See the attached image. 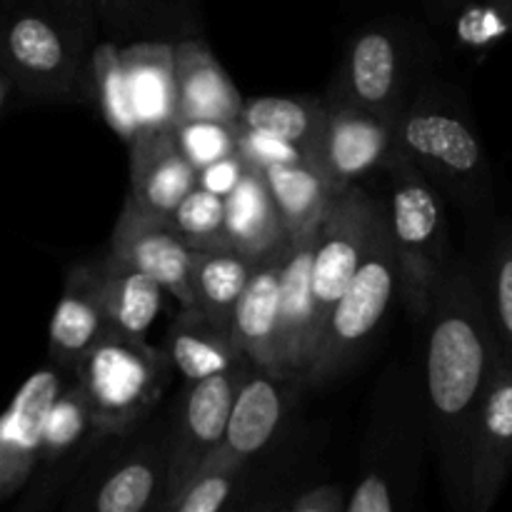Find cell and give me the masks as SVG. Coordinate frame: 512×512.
I'll return each mask as SVG.
<instances>
[{
    "instance_id": "cell-1",
    "label": "cell",
    "mask_w": 512,
    "mask_h": 512,
    "mask_svg": "<svg viewBox=\"0 0 512 512\" xmlns=\"http://www.w3.org/2000/svg\"><path fill=\"white\" fill-rule=\"evenodd\" d=\"M420 323L430 453L448 505L468 512L470 438L498 355L478 275L465 263H450Z\"/></svg>"
},
{
    "instance_id": "cell-2",
    "label": "cell",
    "mask_w": 512,
    "mask_h": 512,
    "mask_svg": "<svg viewBox=\"0 0 512 512\" xmlns=\"http://www.w3.org/2000/svg\"><path fill=\"white\" fill-rule=\"evenodd\" d=\"M95 0H0V73L38 103H78L98 43Z\"/></svg>"
},
{
    "instance_id": "cell-3",
    "label": "cell",
    "mask_w": 512,
    "mask_h": 512,
    "mask_svg": "<svg viewBox=\"0 0 512 512\" xmlns=\"http://www.w3.org/2000/svg\"><path fill=\"white\" fill-rule=\"evenodd\" d=\"M430 453L428 410L420 373L393 365L373 390L368 428L360 445L358 483L345 512H403L418 498Z\"/></svg>"
},
{
    "instance_id": "cell-4",
    "label": "cell",
    "mask_w": 512,
    "mask_h": 512,
    "mask_svg": "<svg viewBox=\"0 0 512 512\" xmlns=\"http://www.w3.org/2000/svg\"><path fill=\"white\" fill-rule=\"evenodd\" d=\"M170 413L155 410L143 423L98 433L83 470L65 493V512H160L168 483Z\"/></svg>"
},
{
    "instance_id": "cell-5",
    "label": "cell",
    "mask_w": 512,
    "mask_h": 512,
    "mask_svg": "<svg viewBox=\"0 0 512 512\" xmlns=\"http://www.w3.org/2000/svg\"><path fill=\"white\" fill-rule=\"evenodd\" d=\"M398 298V263H395L393 240L385 223V205L380 200V210L375 215L363 258L348 288L330 310L313 360L300 378L305 390L325 388L343 378L363 358Z\"/></svg>"
},
{
    "instance_id": "cell-6",
    "label": "cell",
    "mask_w": 512,
    "mask_h": 512,
    "mask_svg": "<svg viewBox=\"0 0 512 512\" xmlns=\"http://www.w3.org/2000/svg\"><path fill=\"white\" fill-rule=\"evenodd\" d=\"M385 173L390 180L383 200L385 223L398 263L400 300L415 320H423L450 265L443 195L403 150L395 153Z\"/></svg>"
},
{
    "instance_id": "cell-7",
    "label": "cell",
    "mask_w": 512,
    "mask_h": 512,
    "mask_svg": "<svg viewBox=\"0 0 512 512\" xmlns=\"http://www.w3.org/2000/svg\"><path fill=\"white\" fill-rule=\"evenodd\" d=\"M395 140L443 198L468 210L488 203L493 180L483 143L468 115L445 103L435 88L408 100L395 120Z\"/></svg>"
},
{
    "instance_id": "cell-8",
    "label": "cell",
    "mask_w": 512,
    "mask_h": 512,
    "mask_svg": "<svg viewBox=\"0 0 512 512\" xmlns=\"http://www.w3.org/2000/svg\"><path fill=\"white\" fill-rule=\"evenodd\" d=\"M75 378L100 433H118L160 408L173 380V365L163 348L110 330L85 353Z\"/></svg>"
},
{
    "instance_id": "cell-9",
    "label": "cell",
    "mask_w": 512,
    "mask_h": 512,
    "mask_svg": "<svg viewBox=\"0 0 512 512\" xmlns=\"http://www.w3.org/2000/svg\"><path fill=\"white\" fill-rule=\"evenodd\" d=\"M98 433L88 400L73 375L55 398L45 420L38 458L28 483L20 490L18 510L45 512L63 503L65 493L83 470Z\"/></svg>"
},
{
    "instance_id": "cell-10",
    "label": "cell",
    "mask_w": 512,
    "mask_h": 512,
    "mask_svg": "<svg viewBox=\"0 0 512 512\" xmlns=\"http://www.w3.org/2000/svg\"><path fill=\"white\" fill-rule=\"evenodd\" d=\"M378 210L380 200L360 185H353L330 198L328 210L315 233L313 263H310L318 340L330 310L348 288L350 278L363 258Z\"/></svg>"
},
{
    "instance_id": "cell-11",
    "label": "cell",
    "mask_w": 512,
    "mask_h": 512,
    "mask_svg": "<svg viewBox=\"0 0 512 512\" xmlns=\"http://www.w3.org/2000/svg\"><path fill=\"white\" fill-rule=\"evenodd\" d=\"M323 128L310 165H315L330 193L360 185L368 175L385 170L398 153L395 120L373 110L325 100Z\"/></svg>"
},
{
    "instance_id": "cell-12",
    "label": "cell",
    "mask_w": 512,
    "mask_h": 512,
    "mask_svg": "<svg viewBox=\"0 0 512 512\" xmlns=\"http://www.w3.org/2000/svg\"><path fill=\"white\" fill-rule=\"evenodd\" d=\"M325 100L358 105L398 120L408 105V48L390 25H368L350 38Z\"/></svg>"
},
{
    "instance_id": "cell-13",
    "label": "cell",
    "mask_w": 512,
    "mask_h": 512,
    "mask_svg": "<svg viewBox=\"0 0 512 512\" xmlns=\"http://www.w3.org/2000/svg\"><path fill=\"white\" fill-rule=\"evenodd\" d=\"M303 390L305 385L300 383V378L248 365L235 390L223 440L200 468L248 465L250 460L263 455L288 428L295 400Z\"/></svg>"
},
{
    "instance_id": "cell-14",
    "label": "cell",
    "mask_w": 512,
    "mask_h": 512,
    "mask_svg": "<svg viewBox=\"0 0 512 512\" xmlns=\"http://www.w3.org/2000/svg\"><path fill=\"white\" fill-rule=\"evenodd\" d=\"M245 368L185 383L178 403L170 410L168 483H165L163 505L183 488L185 480L215 453L223 440L235 390H238Z\"/></svg>"
},
{
    "instance_id": "cell-15",
    "label": "cell",
    "mask_w": 512,
    "mask_h": 512,
    "mask_svg": "<svg viewBox=\"0 0 512 512\" xmlns=\"http://www.w3.org/2000/svg\"><path fill=\"white\" fill-rule=\"evenodd\" d=\"M512 473V360L498 348L470 438L468 512H488Z\"/></svg>"
},
{
    "instance_id": "cell-16",
    "label": "cell",
    "mask_w": 512,
    "mask_h": 512,
    "mask_svg": "<svg viewBox=\"0 0 512 512\" xmlns=\"http://www.w3.org/2000/svg\"><path fill=\"white\" fill-rule=\"evenodd\" d=\"M73 375L48 360L20 385L0 415V505L20 495L28 483L50 408Z\"/></svg>"
},
{
    "instance_id": "cell-17",
    "label": "cell",
    "mask_w": 512,
    "mask_h": 512,
    "mask_svg": "<svg viewBox=\"0 0 512 512\" xmlns=\"http://www.w3.org/2000/svg\"><path fill=\"white\" fill-rule=\"evenodd\" d=\"M108 253L158 280L180 310H193L190 273L195 250L180 238L170 220L148 215L128 198L115 223Z\"/></svg>"
},
{
    "instance_id": "cell-18",
    "label": "cell",
    "mask_w": 512,
    "mask_h": 512,
    "mask_svg": "<svg viewBox=\"0 0 512 512\" xmlns=\"http://www.w3.org/2000/svg\"><path fill=\"white\" fill-rule=\"evenodd\" d=\"M110 333L103 298V258L83 260L65 275L63 293L48 328V360L65 370L78 363L103 335Z\"/></svg>"
},
{
    "instance_id": "cell-19",
    "label": "cell",
    "mask_w": 512,
    "mask_h": 512,
    "mask_svg": "<svg viewBox=\"0 0 512 512\" xmlns=\"http://www.w3.org/2000/svg\"><path fill=\"white\" fill-rule=\"evenodd\" d=\"M315 233L288 240L283 248V260H280L278 368L280 375H290V378H303L318 348L315 303L313 288H310Z\"/></svg>"
},
{
    "instance_id": "cell-20",
    "label": "cell",
    "mask_w": 512,
    "mask_h": 512,
    "mask_svg": "<svg viewBox=\"0 0 512 512\" xmlns=\"http://www.w3.org/2000/svg\"><path fill=\"white\" fill-rule=\"evenodd\" d=\"M175 105L180 120L238 123L243 95L203 35L175 43Z\"/></svg>"
},
{
    "instance_id": "cell-21",
    "label": "cell",
    "mask_w": 512,
    "mask_h": 512,
    "mask_svg": "<svg viewBox=\"0 0 512 512\" xmlns=\"http://www.w3.org/2000/svg\"><path fill=\"white\" fill-rule=\"evenodd\" d=\"M130 148L128 198L148 215L168 220L180 200L198 185V170L185 160L173 128L138 138Z\"/></svg>"
},
{
    "instance_id": "cell-22",
    "label": "cell",
    "mask_w": 512,
    "mask_h": 512,
    "mask_svg": "<svg viewBox=\"0 0 512 512\" xmlns=\"http://www.w3.org/2000/svg\"><path fill=\"white\" fill-rule=\"evenodd\" d=\"M283 248L278 253L255 260L248 283H245L243 293L233 308V318H230V333H233L235 345L245 355V360L278 375L280 260H283Z\"/></svg>"
},
{
    "instance_id": "cell-23",
    "label": "cell",
    "mask_w": 512,
    "mask_h": 512,
    "mask_svg": "<svg viewBox=\"0 0 512 512\" xmlns=\"http://www.w3.org/2000/svg\"><path fill=\"white\" fill-rule=\"evenodd\" d=\"M130 103H133L138 138L178 123L175 105V43L168 40H133L120 45ZM135 138V140H138ZM133 140V143H135Z\"/></svg>"
},
{
    "instance_id": "cell-24",
    "label": "cell",
    "mask_w": 512,
    "mask_h": 512,
    "mask_svg": "<svg viewBox=\"0 0 512 512\" xmlns=\"http://www.w3.org/2000/svg\"><path fill=\"white\" fill-rule=\"evenodd\" d=\"M98 30L115 43L203 35L198 0H95Z\"/></svg>"
},
{
    "instance_id": "cell-25",
    "label": "cell",
    "mask_w": 512,
    "mask_h": 512,
    "mask_svg": "<svg viewBox=\"0 0 512 512\" xmlns=\"http://www.w3.org/2000/svg\"><path fill=\"white\" fill-rule=\"evenodd\" d=\"M163 353L168 355L173 373H180L185 383L248 365L230 328L205 318L198 310H178L173 325L165 333Z\"/></svg>"
},
{
    "instance_id": "cell-26",
    "label": "cell",
    "mask_w": 512,
    "mask_h": 512,
    "mask_svg": "<svg viewBox=\"0 0 512 512\" xmlns=\"http://www.w3.org/2000/svg\"><path fill=\"white\" fill-rule=\"evenodd\" d=\"M225 243L250 260L273 255L288 243L278 208L265 185L263 170L248 165L243 178L225 195Z\"/></svg>"
},
{
    "instance_id": "cell-27",
    "label": "cell",
    "mask_w": 512,
    "mask_h": 512,
    "mask_svg": "<svg viewBox=\"0 0 512 512\" xmlns=\"http://www.w3.org/2000/svg\"><path fill=\"white\" fill-rule=\"evenodd\" d=\"M78 103L93 108L105 120V125L128 145L138 138L128 78L120 60V45L115 40H98L90 50L80 78Z\"/></svg>"
},
{
    "instance_id": "cell-28",
    "label": "cell",
    "mask_w": 512,
    "mask_h": 512,
    "mask_svg": "<svg viewBox=\"0 0 512 512\" xmlns=\"http://www.w3.org/2000/svg\"><path fill=\"white\" fill-rule=\"evenodd\" d=\"M103 298L113 333L145 338L163 310L165 288L148 273L108 253L103 258Z\"/></svg>"
},
{
    "instance_id": "cell-29",
    "label": "cell",
    "mask_w": 512,
    "mask_h": 512,
    "mask_svg": "<svg viewBox=\"0 0 512 512\" xmlns=\"http://www.w3.org/2000/svg\"><path fill=\"white\" fill-rule=\"evenodd\" d=\"M255 260L238 253L233 245L218 243L193 253V310L230 328L233 308L243 293Z\"/></svg>"
},
{
    "instance_id": "cell-30",
    "label": "cell",
    "mask_w": 512,
    "mask_h": 512,
    "mask_svg": "<svg viewBox=\"0 0 512 512\" xmlns=\"http://www.w3.org/2000/svg\"><path fill=\"white\" fill-rule=\"evenodd\" d=\"M263 178L283 220L288 240L313 235L333 198L328 183L315 170V165L305 160L270 165V168H263Z\"/></svg>"
},
{
    "instance_id": "cell-31",
    "label": "cell",
    "mask_w": 512,
    "mask_h": 512,
    "mask_svg": "<svg viewBox=\"0 0 512 512\" xmlns=\"http://www.w3.org/2000/svg\"><path fill=\"white\" fill-rule=\"evenodd\" d=\"M325 105L313 98H280V95H260L243 100L238 125L240 128L265 130L270 135L288 140L303 153L305 163L313 160L323 128Z\"/></svg>"
},
{
    "instance_id": "cell-32",
    "label": "cell",
    "mask_w": 512,
    "mask_h": 512,
    "mask_svg": "<svg viewBox=\"0 0 512 512\" xmlns=\"http://www.w3.org/2000/svg\"><path fill=\"white\" fill-rule=\"evenodd\" d=\"M248 465H215L190 475L183 488L163 505L160 512H220L238 510L243 498Z\"/></svg>"
},
{
    "instance_id": "cell-33",
    "label": "cell",
    "mask_w": 512,
    "mask_h": 512,
    "mask_svg": "<svg viewBox=\"0 0 512 512\" xmlns=\"http://www.w3.org/2000/svg\"><path fill=\"white\" fill-rule=\"evenodd\" d=\"M480 285L498 348L512 360V230L495 238Z\"/></svg>"
},
{
    "instance_id": "cell-34",
    "label": "cell",
    "mask_w": 512,
    "mask_h": 512,
    "mask_svg": "<svg viewBox=\"0 0 512 512\" xmlns=\"http://www.w3.org/2000/svg\"><path fill=\"white\" fill-rule=\"evenodd\" d=\"M168 220L193 250L225 243V200L200 185L180 200Z\"/></svg>"
},
{
    "instance_id": "cell-35",
    "label": "cell",
    "mask_w": 512,
    "mask_h": 512,
    "mask_svg": "<svg viewBox=\"0 0 512 512\" xmlns=\"http://www.w3.org/2000/svg\"><path fill=\"white\" fill-rule=\"evenodd\" d=\"M175 143L195 170L238 153V123L220 120H180L173 125Z\"/></svg>"
},
{
    "instance_id": "cell-36",
    "label": "cell",
    "mask_w": 512,
    "mask_h": 512,
    "mask_svg": "<svg viewBox=\"0 0 512 512\" xmlns=\"http://www.w3.org/2000/svg\"><path fill=\"white\" fill-rule=\"evenodd\" d=\"M238 155L245 160V165H253V168L258 170L270 168V165L298 163V160H305L303 153H300L293 143H288V140L265 133V130L240 128V125H238Z\"/></svg>"
},
{
    "instance_id": "cell-37",
    "label": "cell",
    "mask_w": 512,
    "mask_h": 512,
    "mask_svg": "<svg viewBox=\"0 0 512 512\" xmlns=\"http://www.w3.org/2000/svg\"><path fill=\"white\" fill-rule=\"evenodd\" d=\"M350 488L343 483H328V480H310L300 485L293 495L283 503L285 512H345Z\"/></svg>"
},
{
    "instance_id": "cell-38",
    "label": "cell",
    "mask_w": 512,
    "mask_h": 512,
    "mask_svg": "<svg viewBox=\"0 0 512 512\" xmlns=\"http://www.w3.org/2000/svg\"><path fill=\"white\" fill-rule=\"evenodd\" d=\"M245 168H248V165H245V160L240 158L238 153L225 155V158L215 160V163L198 170V185L210 190V193L220 195V198H225V195L238 185V180L243 178Z\"/></svg>"
},
{
    "instance_id": "cell-39",
    "label": "cell",
    "mask_w": 512,
    "mask_h": 512,
    "mask_svg": "<svg viewBox=\"0 0 512 512\" xmlns=\"http://www.w3.org/2000/svg\"><path fill=\"white\" fill-rule=\"evenodd\" d=\"M420 3L428 5V8L433 10V13L445 15V13H450V10L460 8V5H463L465 0H420Z\"/></svg>"
},
{
    "instance_id": "cell-40",
    "label": "cell",
    "mask_w": 512,
    "mask_h": 512,
    "mask_svg": "<svg viewBox=\"0 0 512 512\" xmlns=\"http://www.w3.org/2000/svg\"><path fill=\"white\" fill-rule=\"evenodd\" d=\"M490 5H493L495 10H498V13H508L510 18H512V0H490Z\"/></svg>"
},
{
    "instance_id": "cell-41",
    "label": "cell",
    "mask_w": 512,
    "mask_h": 512,
    "mask_svg": "<svg viewBox=\"0 0 512 512\" xmlns=\"http://www.w3.org/2000/svg\"><path fill=\"white\" fill-rule=\"evenodd\" d=\"M10 83H8V78H5L3 73H0V110H3V105H5V98H8V93H10Z\"/></svg>"
}]
</instances>
